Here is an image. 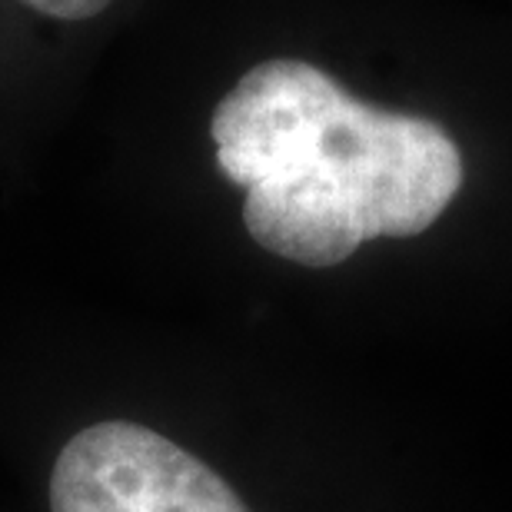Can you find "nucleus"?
I'll list each match as a JSON object with an SVG mask.
<instances>
[{
    "label": "nucleus",
    "mask_w": 512,
    "mask_h": 512,
    "mask_svg": "<svg viewBox=\"0 0 512 512\" xmlns=\"http://www.w3.org/2000/svg\"><path fill=\"white\" fill-rule=\"evenodd\" d=\"M24 4L57 20H87L97 17L110 0H24Z\"/></svg>",
    "instance_id": "7ed1b4c3"
},
{
    "label": "nucleus",
    "mask_w": 512,
    "mask_h": 512,
    "mask_svg": "<svg viewBox=\"0 0 512 512\" xmlns=\"http://www.w3.org/2000/svg\"><path fill=\"white\" fill-rule=\"evenodd\" d=\"M217 163L247 190L243 223L266 253L326 270L376 237H416L463 187V153L426 117L370 107L320 67L273 57L210 120Z\"/></svg>",
    "instance_id": "f257e3e1"
},
{
    "label": "nucleus",
    "mask_w": 512,
    "mask_h": 512,
    "mask_svg": "<svg viewBox=\"0 0 512 512\" xmlns=\"http://www.w3.org/2000/svg\"><path fill=\"white\" fill-rule=\"evenodd\" d=\"M50 512H250L213 469L147 426L110 419L60 449Z\"/></svg>",
    "instance_id": "f03ea898"
}]
</instances>
